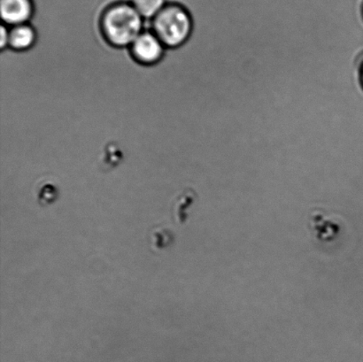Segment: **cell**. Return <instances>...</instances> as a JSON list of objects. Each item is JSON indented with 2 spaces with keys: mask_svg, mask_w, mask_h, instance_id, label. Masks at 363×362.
Listing matches in <instances>:
<instances>
[{
  "mask_svg": "<svg viewBox=\"0 0 363 362\" xmlns=\"http://www.w3.org/2000/svg\"><path fill=\"white\" fill-rule=\"evenodd\" d=\"M103 30L113 45L119 47L133 45L141 34L142 16L134 6L113 7L103 20Z\"/></svg>",
  "mask_w": 363,
  "mask_h": 362,
  "instance_id": "6da1fadb",
  "label": "cell"
},
{
  "mask_svg": "<svg viewBox=\"0 0 363 362\" xmlns=\"http://www.w3.org/2000/svg\"><path fill=\"white\" fill-rule=\"evenodd\" d=\"M154 28L156 37L163 45L177 47L190 37L192 21L190 14L183 7H166L155 17Z\"/></svg>",
  "mask_w": 363,
  "mask_h": 362,
  "instance_id": "7a4b0ae2",
  "label": "cell"
},
{
  "mask_svg": "<svg viewBox=\"0 0 363 362\" xmlns=\"http://www.w3.org/2000/svg\"><path fill=\"white\" fill-rule=\"evenodd\" d=\"M135 58L145 64L157 62L163 53L162 43L151 33H141L131 45Z\"/></svg>",
  "mask_w": 363,
  "mask_h": 362,
  "instance_id": "3957f363",
  "label": "cell"
},
{
  "mask_svg": "<svg viewBox=\"0 0 363 362\" xmlns=\"http://www.w3.org/2000/svg\"><path fill=\"white\" fill-rule=\"evenodd\" d=\"M0 11L5 23L18 26L30 19L33 7L30 0H1Z\"/></svg>",
  "mask_w": 363,
  "mask_h": 362,
  "instance_id": "277c9868",
  "label": "cell"
},
{
  "mask_svg": "<svg viewBox=\"0 0 363 362\" xmlns=\"http://www.w3.org/2000/svg\"><path fill=\"white\" fill-rule=\"evenodd\" d=\"M35 40L33 28L27 25H18L10 31L9 44L11 47L23 51L31 47Z\"/></svg>",
  "mask_w": 363,
  "mask_h": 362,
  "instance_id": "5b68a950",
  "label": "cell"
},
{
  "mask_svg": "<svg viewBox=\"0 0 363 362\" xmlns=\"http://www.w3.org/2000/svg\"><path fill=\"white\" fill-rule=\"evenodd\" d=\"M165 0H133L134 7L142 17H156L164 9Z\"/></svg>",
  "mask_w": 363,
  "mask_h": 362,
  "instance_id": "8992f818",
  "label": "cell"
},
{
  "mask_svg": "<svg viewBox=\"0 0 363 362\" xmlns=\"http://www.w3.org/2000/svg\"><path fill=\"white\" fill-rule=\"evenodd\" d=\"M9 33H7L5 27H1V38H0V45L1 48H5V46L9 44Z\"/></svg>",
  "mask_w": 363,
  "mask_h": 362,
  "instance_id": "52a82bcc",
  "label": "cell"
},
{
  "mask_svg": "<svg viewBox=\"0 0 363 362\" xmlns=\"http://www.w3.org/2000/svg\"><path fill=\"white\" fill-rule=\"evenodd\" d=\"M360 78H361V83L363 87V62L362 64L361 70H360Z\"/></svg>",
  "mask_w": 363,
  "mask_h": 362,
  "instance_id": "ba28073f",
  "label": "cell"
},
{
  "mask_svg": "<svg viewBox=\"0 0 363 362\" xmlns=\"http://www.w3.org/2000/svg\"><path fill=\"white\" fill-rule=\"evenodd\" d=\"M362 16H363V3H362Z\"/></svg>",
  "mask_w": 363,
  "mask_h": 362,
  "instance_id": "9c48e42d",
  "label": "cell"
}]
</instances>
